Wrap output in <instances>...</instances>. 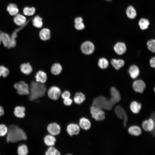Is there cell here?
Wrapping results in <instances>:
<instances>
[{
	"label": "cell",
	"instance_id": "obj_1",
	"mask_svg": "<svg viewBox=\"0 0 155 155\" xmlns=\"http://www.w3.org/2000/svg\"><path fill=\"white\" fill-rule=\"evenodd\" d=\"M7 134V141L8 143H16L27 139V136L24 131L15 125H12L9 126Z\"/></svg>",
	"mask_w": 155,
	"mask_h": 155
},
{
	"label": "cell",
	"instance_id": "obj_2",
	"mask_svg": "<svg viewBox=\"0 0 155 155\" xmlns=\"http://www.w3.org/2000/svg\"><path fill=\"white\" fill-rule=\"evenodd\" d=\"M46 90V86L44 83L32 82L29 87V100L32 101L42 97L45 94Z\"/></svg>",
	"mask_w": 155,
	"mask_h": 155
},
{
	"label": "cell",
	"instance_id": "obj_3",
	"mask_svg": "<svg viewBox=\"0 0 155 155\" xmlns=\"http://www.w3.org/2000/svg\"><path fill=\"white\" fill-rule=\"evenodd\" d=\"M92 106L102 109L109 110L112 109L113 105L109 99L103 96H100L94 99Z\"/></svg>",
	"mask_w": 155,
	"mask_h": 155
},
{
	"label": "cell",
	"instance_id": "obj_4",
	"mask_svg": "<svg viewBox=\"0 0 155 155\" xmlns=\"http://www.w3.org/2000/svg\"><path fill=\"white\" fill-rule=\"evenodd\" d=\"M14 87L17 93L20 95H28L29 93V87L28 84L24 81H21L15 84Z\"/></svg>",
	"mask_w": 155,
	"mask_h": 155
},
{
	"label": "cell",
	"instance_id": "obj_5",
	"mask_svg": "<svg viewBox=\"0 0 155 155\" xmlns=\"http://www.w3.org/2000/svg\"><path fill=\"white\" fill-rule=\"evenodd\" d=\"M92 117L97 121L103 120L105 117V113L102 109L92 106L90 108Z\"/></svg>",
	"mask_w": 155,
	"mask_h": 155
},
{
	"label": "cell",
	"instance_id": "obj_6",
	"mask_svg": "<svg viewBox=\"0 0 155 155\" xmlns=\"http://www.w3.org/2000/svg\"><path fill=\"white\" fill-rule=\"evenodd\" d=\"M82 52L85 54L89 55L92 54L94 50V46L91 42L87 41L84 42L81 46Z\"/></svg>",
	"mask_w": 155,
	"mask_h": 155
},
{
	"label": "cell",
	"instance_id": "obj_7",
	"mask_svg": "<svg viewBox=\"0 0 155 155\" xmlns=\"http://www.w3.org/2000/svg\"><path fill=\"white\" fill-rule=\"evenodd\" d=\"M115 111L119 118L120 119H123V125L125 127L128 120L127 115L125 111L119 105H118L115 108Z\"/></svg>",
	"mask_w": 155,
	"mask_h": 155
},
{
	"label": "cell",
	"instance_id": "obj_8",
	"mask_svg": "<svg viewBox=\"0 0 155 155\" xmlns=\"http://www.w3.org/2000/svg\"><path fill=\"white\" fill-rule=\"evenodd\" d=\"M61 94L60 89L57 86H53L51 87L48 91V97L53 100H57L60 96Z\"/></svg>",
	"mask_w": 155,
	"mask_h": 155
},
{
	"label": "cell",
	"instance_id": "obj_9",
	"mask_svg": "<svg viewBox=\"0 0 155 155\" xmlns=\"http://www.w3.org/2000/svg\"><path fill=\"white\" fill-rule=\"evenodd\" d=\"M111 97L109 99L114 105L119 102L121 99V97L119 91L115 87H112L110 90Z\"/></svg>",
	"mask_w": 155,
	"mask_h": 155
},
{
	"label": "cell",
	"instance_id": "obj_10",
	"mask_svg": "<svg viewBox=\"0 0 155 155\" xmlns=\"http://www.w3.org/2000/svg\"><path fill=\"white\" fill-rule=\"evenodd\" d=\"M47 130L50 134L56 135L59 134L61 127L59 125L56 123H50L47 127Z\"/></svg>",
	"mask_w": 155,
	"mask_h": 155
},
{
	"label": "cell",
	"instance_id": "obj_11",
	"mask_svg": "<svg viewBox=\"0 0 155 155\" xmlns=\"http://www.w3.org/2000/svg\"><path fill=\"white\" fill-rule=\"evenodd\" d=\"M133 88L135 91L142 93L146 88V84L142 80H137L133 82Z\"/></svg>",
	"mask_w": 155,
	"mask_h": 155
},
{
	"label": "cell",
	"instance_id": "obj_12",
	"mask_svg": "<svg viewBox=\"0 0 155 155\" xmlns=\"http://www.w3.org/2000/svg\"><path fill=\"white\" fill-rule=\"evenodd\" d=\"M142 126L143 128L145 131H153L154 128V120L152 118H150L144 121L142 123Z\"/></svg>",
	"mask_w": 155,
	"mask_h": 155
},
{
	"label": "cell",
	"instance_id": "obj_13",
	"mask_svg": "<svg viewBox=\"0 0 155 155\" xmlns=\"http://www.w3.org/2000/svg\"><path fill=\"white\" fill-rule=\"evenodd\" d=\"M67 130L70 136L78 135L80 131V126L77 124L71 123L67 126Z\"/></svg>",
	"mask_w": 155,
	"mask_h": 155
},
{
	"label": "cell",
	"instance_id": "obj_14",
	"mask_svg": "<svg viewBox=\"0 0 155 155\" xmlns=\"http://www.w3.org/2000/svg\"><path fill=\"white\" fill-rule=\"evenodd\" d=\"M114 49L117 54L121 55L125 53L126 50V46L124 43L119 42L114 45Z\"/></svg>",
	"mask_w": 155,
	"mask_h": 155
},
{
	"label": "cell",
	"instance_id": "obj_15",
	"mask_svg": "<svg viewBox=\"0 0 155 155\" xmlns=\"http://www.w3.org/2000/svg\"><path fill=\"white\" fill-rule=\"evenodd\" d=\"M10 36L4 33H0V45L2 42L5 47H7L11 42Z\"/></svg>",
	"mask_w": 155,
	"mask_h": 155
},
{
	"label": "cell",
	"instance_id": "obj_16",
	"mask_svg": "<svg viewBox=\"0 0 155 155\" xmlns=\"http://www.w3.org/2000/svg\"><path fill=\"white\" fill-rule=\"evenodd\" d=\"M36 81L42 83H45L47 79L46 73L44 71L40 70L38 72L35 76Z\"/></svg>",
	"mask_w": 155,
	"mask_h": 155
},
{
	"label": "cell",
	"instance_id": "obj_17",
	"mask_svg": "<svg viewBox=\"0 0 155 155\" xmlns=\"http://www.w3.org/2000/svg\"><path fill=\"white\" fill-rule=\"evenodd\" d=\"M128 72L131 78L135 79L139 76L140 70L136 65H133L130 66L128 70Z\"/></svg>",
	"mask_w": 155,
	"mask_h": 155
},
{
	"label": "cell",
	"instance_id": "obj_18",
	"mask_svg": "<svg viewBox=\"0 0 155 155\" xmlns=\"http://www.w3.org/2000/svg\"><path fill=\"white\" fill-rule=\"evenodd\" d=\"M39 36L42 40L44 41L48 40L51 37L50 30L47 28H43L40 32Z\"/></svg>",
	"mask_w": 155,
	"mask_h": 155
},
{
	"label": "cell",
	"instance_id": "obj_19",
	"mask_svg": "<svg viewBox=\"0 0 155 155\" xmlns=\"http://www.w3.org/2000/svg\"><path fill=\"white\" fill-rule=\"evenodd\" d=\"M20 68L22 72L26 75L29 74L33 70L32 67L29 63L22 64L20 66Z\"/></svg>",
	"mask_w": 155,
	"mask_h": 155
},
{
	"label": "cell",
	"instance_id": "obj_20",
	"mask_svg": "<svg viewBox=\"0 0 155 155\" xmlns=\"http://www.w3.org/2000/svg\"><path fill=\"white\" fill-rule=\"evenodd\" d=\"M79 125L82 129L88 130L90 128L91 124L88 119L85 117H83L80 119Z\"/></svg>",
	"mask_w": 155,
	"mask_h": 155
},
{
	"label": "cell",
	"instance_id": "obj_21",
	"mask_svg": "<svg viewBox=\"0 0 155 155\" xmlns=\"http://www.w3.org/2000/svg\"><path fill=\"white\" fill-rule=\"evenodd\" d=\"M15 23L19 26H23L26 23V18L24 16L20 14H17L13 19Z\"/></svg>",
	"mask_w": 155,
	"mask_h": 155
},
{
	"label": "cell",
	"instance_id": "obj_22",
	"mask_svg": "<svg viewBox=\"0 0 155 155\" xmlns=\"http://www.w3.org/2000/svg\"><path fill=\"white\" fill-rule=\"evenodd\" d=\"M25 108L23 106H17L14 109V113L15 115L19 118H24L25 116Z\"/></svg>",
	"mask_w": 155,
	"mask_h": 155
},
{
	"label": "cell",
	"instance_id": "obj_23",
	"mask_svg": "<svg viewBox=\"0 0 155 155\" xmlns=\"http://www.w3.org/2000/svg\"><path fill=\"white\" fill-rule=\"evenodd\" d=\"M112 66L116 70H119L123 67L124 64V61L121 59H112L111 60Z\"/></svg>",
	"mask_w": 155,
	"mask_h": 155
},
{
	"label": "cell",
	"instance_id": "obj_24",
	"mask_svg": "<svg viewBox=\"0 0 155 155\" xmlns=\"http://www.w3.org/2000/svg\"><path fill=\"white\" fill-rule=\"evenodd\" d=\"M7 10L12 16H16L19 12L17 5L15 3H10L7 6Z\"/></svg>",
	"mask_w": 155,
	"mask_h": 155
},
{
	"label": "cell",
	"instance_id": "obj_25",
	"mask_svg": "<svg viewBox=\"0 0 155 155\" xmlns=\"http://www.w3.org/2000/svg\"><path fill=\"white\" fill-rule=\"evenodd\" d=\"M44 141L47 146H51L55 145L56 139L54 135L50 134L47 135L44 137Z\"/></svg>",
	"mask_w": 155,
	"mask_h": 155
},
{
	"label": "cell",
	"instance_id": "obj_26",
	"mask_svg": "<svg viewBox=\"0 0 155 155\" xmlns=\"http://www.w3.org/2000/svg\"><path fill=\"white\" fill-rule=\"evenodd\" d=\"M129 133L132 135L137 136L142 133V130L140 127L137 126H133L130 127L128 129Z\"/></svg>",
	"mask_w": 155,
	"mask_h": 155
},
{
	"label": "cell",
	"instance_id": "obj_27",
	"mask_svg": "<svg viewBox=\"0 0 155 155\" xmlns=\"http://www.w3.org/2000/svg\"><path fill=\"white\" fill-rule=\"evenodd\" d=\"M85 99V96L82 93H76L73 98L74 102L77 104H80L82 103Z\"/></svg>",
	"mask_w": 155,
	"mask_h": 155
},
{
	"label": "cell",
	"instance_id": "obj_28",
	"mask_svg": "<svg viewBox=\"0 0 155 155\" xmlns=\"http://www.w3.org/2000/svg\"><path fill=\"white\" fill-rule=\"evenodd\" d=\"M141 104L135 101L132 102L130 105V108L134 113H138L141 108Z\"/></svg>",
	"mask_w": 155,
	"mask_h": 155
},
{
	"label": "cell",
	"instance_id": "obj_29",
	"mask_svg": "<svg viewBox=\"0 0 155 155\" xmlns=\"http://www.w3.org/2000/svg\"><path fill=\"white\" fill-rule=\"evenodd\" d=\"M62 70V67L59 63H55L53 64L51 69V73L54 75H58L59 74Z\"/></svg>",
	"mask_w": 155,
	"mask_h": 155
},
{
	"label": "cell",
	"instance_id": "obj_30",
	"mask_svg": "<svg viewBox=\"0 0 155 155\" xmlns=\"http://www.w3.org/2000/svg\"><path fill=\"white\" fill-rule=\"evenodd\" d=\"M126 13L127 17L131 19H134L137 15L135 10L131 6H129L127 8L126 11Z\"/></svg>",
	"mask_w": 155,
	"mask_h": 155
},
{
	"label": "cell",
	"instance_id": "obj_31",
	"mask_svg": "<svg viewBox=\"0 0 155 155\" xmlns=\"http://www.w3.org/2000/svg\"><path fill=\"white\" fill-rule=\"evenodd\" d=\"M20 29L16 30L12 34L11 37V41L10 43L7 47L8 49L13 48L16 45V38L17 36V33Z\"/></svg>",
	"mask_w": 155,
	"mask_h": 155
},
{
	"label": "cell",
	"instance_id": "obj_32",
	"mask_svg": "<svg viewBox=\"0 0 155 155\" xmlns=\"http://www.w3.org/2000/svg\"><path fill=\"white\" fill-rule=\"evenodd\" d=\"M32 24L33 26L36 28H41L43 25L42 18L38 16H36L32 20Z\"/></svg>",
	"mask_w": 155,
	"mask_h": 155
},
{
	"label": "cell",
	"instance_id": "obj_33",
	"mask_svg": "<svg viewBox=\"0 0 155 155\" xmlns=\"http://www.w3.org/2000/svg\"><path fill=\"white\" fill-rule=\"evenodd\" d=\"M109 65L108 60L105 58H100L98 61V65L99 67L102 69H104L106 68Z\"/></svg>",
	"mask_w": 155,
	"mask_h": 155
},
{
	"label": "cell",
	"instance_id": "obj_34",
	"mask_svg": "<svg viewBox=\"0 0 155 155\" xmlns=\"http://www.w3.org/2000/svg\"><path fill=\"white\" fill-rule=\"evenodd\" d=\"M28 147L24 144L19 146L18 148V153L19 155H26L28 153Z\"/></svg>",
	"mask_w": 155,
	"mask_h": 155
},
{
	"label": "cell",
	"instance_id": "obj_35",
	"mask_svg": "<svg viewBox=\"0 0 155 155\" xmlns=\"http://www.w3.org/2000/svg\"><path fill=\"white\" fill-rule=\"evenodd\" d=\"M149 24L148 20L146 19H141L139 22V25L140 28L142 30H144L148 28Z\"/></svg>",
	"mask_w": 155,
	"mask_h": 155
},
{
	"label": "cell",
	"instance_id": "obj_36",
	"mask_svg": "<svg viewBox=\"0 0 155 155\" xmlns=\"http://www.w3.org/2000/svg\"><path fill=\"white\" fill-rule=\"evenodd\" d=\"M35 9L33 7H26L24 8L23 10L24 14L29 16L33 15L35 13Z\"/></svg>",
	"mask_w": 155,
	"mask_h": 155
},
{
	"label": "cell",
	"instance_id": "obj_37",
	"mask_svg": "<svg viewBox=\"0 0 155 155\" xmlns=\"http://www.w3.org/2000/svg\"><path fill=\"white\" fill-rule=\"evenodd\" d=\"M60 154L59 152L52 146H50L45 153L46 155H59Z\"/></svg>",
	"mask_w": 155,
	"mask_h": 155
},
{
	"label": "cell",
	"instance_id": "obj_38",
	"mask_svg": "<svg viewBox=\"0 0 155 155\" xmlns=\"http://www.w3.org/2000/svg\"><path fill=\"white\" fill-rule=\"evenodd\" d=\"M148 49L153 53L155 51V40L152 39L149 40L147 43Z\"/></svg>",
	"mask_w": 155,
	"mask_h": 155
},
{
	"label": "cell",
	"instance_id": "obj_39",
	"mask_svg": "<svg viewBox=\"0 0 155 155\" xmlns=\"http://www.w3.org/2000/svg\"><path fill=\"white\" fill-rule=\"evenodd\" d=\"M0 70L2 76L4 78L7 76L9 73L8 69L3 65L0 66Z\"/></svg>",
	"mask_w": 155,
	"mask_h": 155
},
{
	"label": "cell",
	"instance_id": "obj_40",
	"mask_svg": "<svg viewBox=\"0 0 155 155\" xmlns=\"http://www.w3.org/2000/svg\"><path fill=\"white\" fill-rule=\"evenodd\" d=\"M8 128L4 125L0 124V136H3L7 134Z\"/></svg>",
	"mask_w": 155,
	"mask_h": 155
},
{
	"label": "cell",
	"instance_id": "obj_41",
	"mask_svg": "<svg viewBox=\"0 0 155 155\" xmlns=\"http://www.w3.org/2000/svg\"><path fill=\"white\" fill-rule=\"evenodd\" d=\"M75 27L77 30H83L85 28V25L82 22L75 23Z\"/></svg>",
	"mask_w": 155,
	"mask_h": 155
},
{
	"label": "cell",
	"instance_id": "obj_42",
	"mask_svg": "<svg viewBox=\"0 0 155 155\" xmlns=\"http://www.w3.org/2000/svg\"><path fill=\"white\" fill-rule=\"evenodd\" d=\"M61 96L63 99L69 98L70 96V93L69 91H65L61 94Z\"/></svg>",
	"mask_w": 155,
	"mask_h": 155
},
{
	"label": "cell",
	"instance_id": "obj_43",
	"mask_svg": "<svg viewBox=\"0 0 155 155\" xmlns=\"http://www.w3.org/2000/svg\"><path fill=\"white\" fill-rule=\"evenodd\" d=\"M72 100L69 98L64 99V104L66 106H69L72 103Z\"/></svg>",
	"mask_w": 155,
	"mask_h": 155
},
{
	"label": "cell",
	"instance_id": "obj_44",
	"mask_svg": "<svg viewBox=\"0 0 155 155\" xmlns=\"http://www.w3.org/2000/svg\"><path fill=\"white\" fill-rule=\"evenodd\" d=\"M150 66L153 67L155 68V58L153 57L151 58L150 61Z\"/></svg>",
	"mask_w": 155,
	"mask_h": 155
},
{
	"label": "cell",
	"instance_id": "obj_45",
	"mask_svg": "<svg viewBox=\"0 0 155 155\" xmlns=\"http://www.w3.org/2000/svg\"><path fill=\"white\" fill-rule=\"evenodd\" d=\"M75 23H77L83 22V19L81 17L76 18L74 20Z\"/></svg>",
	"mask_w": 155,
	"mask_h": 155
},
{
	"label": "cell",
	"instance_id": "obj_46",
	"mask_svg": "<svg viewBox=\"0 0 155 155\" xmlns=\"http://www.w3.org/2000/svg\"><path fill=\"white\" fill-rule=\"evenodd\" d=\"M4 113V111L3 107L0 106V116H3Z\"/></svg>",
	"mask_w": 155,
	"mask_h": 155
},
{
	"label": "cell",
	"instance_id": "obj_47",
	"mask_svg": "<svg viewBox=\"0 0 155 155\" xmlns=\"http://www.w3.org/2000/svg\"><path fill=\"white\" fill-rule=\"evenodd\" d=\"M106 1H112V0H105Z\"/></svg>",
	"mask_w": 155,
	"mask_h": 155
},
{
	"label": "cell",
	"instance_id": "obj_48",
	"mask_svg": "<svg viewBox=\"0 0 155 155\" xmlns=\"http://www.w3.org/2000/svg\"><path fill=\"white\" fill-rule=\"evenodd\" d=\"M2 76L0 70V77Z\"/></svg>",
	"mask_w": 155,
	"mask_h": 155
},
{
	"label": "cell",
	"instance_id": "obj_49",
	"mask_svg": "<svg viewBox=\"0 0 155 155\" xmlns=\"http://www.w3.org/2000/svg\"></svg>",
	"mask_w": 155,
	"mask_h": 155
}]
</instances>
